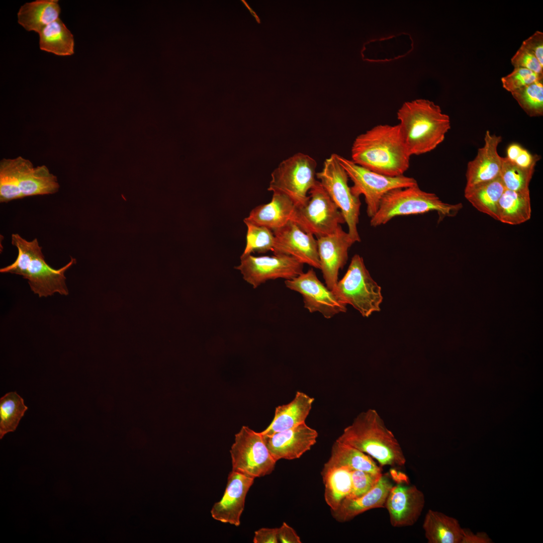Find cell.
<instances>
[{"label":"cell","mask_w":543,"mask_h":543,"mask_svg":"<svg viewBox=\"0 0 543 543\" xmlns=\"http://www.w3.org/2000/svg\"><path fill=\"white\" fill-rule=\"evenodd\" d=\"M410 155L399 125H378L358 135L351 148V160L389 176L404 175Z\"/></svg>","instance_id":"1"},{"label":"cell","mask_w":543,"mask_h":543,"mask_svg":"<svg viewBox=\"0 0 543 543\" xmlns=\"http://www.w3.org/2000/svg\"><path fill=\"white\" fill-rule=\"evenodd\" d=\"M401 134L411 155L431 151L450 129L449 117L433 102L418 99L403 104L397 112Z\"/></svg>","instance_id":"2"},{"label":"cell","mask_w":543,"mask_h":543,"mask_svg":"<svg viewBox=\"0 0 543 543\" xmlns=\"http://www.w3.org/2000/svg\"><path fill=\"white\" fill-rule=\"evenodd\" d=\"M336 440L367 454L381 466H403L406 462L399 442L374 409L360 412Z\"/></svg>","instance_id":"3"},{"label":"cell","mask_w":543,"mask_h":543,"mask_svg":"<svg viewBox=\"0 0 543 543\" xmlns=\"http://www.w3.org/2000/svg\"><path fill=\"white\" fill-rule=\"evenodd\" d=\"M12 244L18 250L16 260L11 264L1 268V273H10L21 276L27 279L31 290L40 297H47L55 293L67 295L65 272L76 262L71 257L70 261L63 267L55 269L45 260L37 238L26 240L18 233L11 236Z\"/></svg>","instance_id":"4"},{"label":"cell","mask_w":543,"mask_h":543,"mask_svg":"<svg viewBox=\"0 0 543 543\" xmlns=\"http://www.w3.org/2000/svg\"><path fill=\"white\" fill-rule=\"evenodd\" d=\"M462 203L450 204L442 202L435 194L422 191L418 185L397 188L388 192L383 197L370 225H384L393 218L402 215H416L431 211L437 213L438 221L445 217H454L462 208Z\"/></svg>","instance_id":"5"},{"label":"cell","mask_w":543,"mask_h":543,"mask_svg":"<svg viewBox=\"0 0 543 543\" xmlns=\"http://www.w3.org/2000/svg\"><path fill=\"white\" fill-rule=\"evenodd\" d=\"M345 305H350L364 317L380 311L381 288L367 269L363 257L355 254L347 270L333 291Z\"/></svg>","instance_id":"6"},{"label":"cell","mask_w":543,"mask_h":543,"mask_svg":"<svg viewBox=\"0 0 543 543\" xmlns=\"http://www.w3.org/2000/svg\"><path fill=\"white\" fill-rule=\"evenodd\" d=\"M317 162L311 156L298 152L282 161L273 171L268 190L286 195L295 206L309 199V192L317 182Z\"/></svg>","instance_id":"7"},{"label":"cell","mask_w":543,"mask_h":543,"mask_svg":"<svg viewBox=\"0 0 543 543\" xmlns=\"http://www.w3.org/2000/svg\"><path fill=\"white\" fill-rule=\"evenodd\" d=\"M335 154L353 182V186L350 187L353 195L359 198L361 195L364 196L367 214L371 218L377 213L383 197L388 192L418 185L413 177L404 175L386 176L360 166L351 159Z\"/></svg>","instance_id":"8"},{"label":"cell","mask_w":543,"mask_h":543,"mask_svg":"<svg viewBox=\"0 0 543 543\" xmlns=\"http://www.w3.org/2000/svg\"><path fill=\"white\" fill-rule=\"evenodd\" d=\"M291 220L316 237L332 234L345 223L338 207L318 180L309 191L307 201L295 206Z\"/></svg>","instance_id":"9"},{"label":"cell","mask_w":543,"mask_h":543,"mask_svg":"<svg viewBox=\"0 0 543 543\" xmlns=\"http://www.w3.org/2000/svg\"><path fill=\"white\" fill-rule=\"evenodd\" d=\"M316 178L341 211L348 226V233L355 242L360 238L357 230L361 203L352 193L349 177L337 160L335 153L326 158Z\"/></svg>","instance_id":"10"},{"label":"cell","mask_w":543,"mask_h":543,"mask_svg":"<svg viewBox=\"0 0 543 543\" xmlns=\"http://www.w3.org/2000/svg\"><path fill=\"white\" fill-rule=\"evenodd\" d=\"M230 452L232 471L254 479L270 474L277 462L260 433L246 426H243L235 435V441Z\"/></svg>","instance_id":"11"},{"label":"cell","mask_w":543,"mask_h":543,"mask_svg":"<svg viewBox=\"0 0 543 543\" xmlns=\"http://www.w3.org/2000/svg\"><path fill=\"white\" fill-rule=\"evenodd\" d=\"M240 263L235 268L243 279L256 288L268 280L293 279L303 273L304 264L292 256L284 254L240 256Z\"/></svg>","instance_id":"12"},{"label":"cell","mask_w":543,"mask_h":543,"mask_svg":"<svg viewBox=\"0 0 543 543\" xmlns=\"http://www.w3.org/2000/svg\"><path fill=\"white\" fill-rule=\"evenodd\" d=\"M285 284L287 288L302 295L304 307L310 313L318 312L330 319L346 311V305L319 280L313 269L286 280Z\"/></svg>","instance_id":"13"},{"label":"cell","mask_w":543,"mask_h":543,"mask_svg":"<svg viewBox=\"0 0 543 543\" xmlns=\"http://www.w3.org/2000/svg\"><path fill=\"white\" fill-rule=\"evenodd\" d=\"M274 254H284L300 262L320 269L317 239L292 220L273 231Z\"/></svg>","instance_id":"14"},{"label":"cell","mask_w":543,"mask_h":543,"mask_svg":"<svg viewBox=\"0 0 543 543\" xmlns=\"http://www.w3.org/2000/svg\"><path fill=\"white\" fill-rule=\"evenodd\" d=\"M320 269L327 287L333 291L339 270L348 259V251L354 243L341 226L332 234L317 237Z\"/></svg>","instance_id":"15"},{"label":"cell","mask_w":543,"mask_h":543,"mask_svg":"<svg viewBox=\"0 0 543 543\" xmlns=\"http://www.w3.org/2000/svg\"><path fill=\"white\" fill-rule=\"evenodd\" d=\"M424 505V495L416 486L399 483L390 490L385 508L391 525L401 527L414 525L420 517Z\"/></svg>","instance_id":"16"},{"label":"cell","mask_w":543,"mask_h":543,"mask_svg":"<svg viewBox=\"0 0 543 543\" xmlns=\"http://www.w3.org/2000/svg\"><path fill=\"white\" fill-rule=\"evenodd\" d=\"M271 455L277 462L280 459L300 458L316 442L317 431L305 422L271 435H262Z\"/></svg>","instance_id":"17"},{"label":"cell","mask_w":543,"mask_h":543,"mask_svg":"<svg viewBox=\"0 0 543 543\" xmlns=\"http://www.w3.org/2000/svg\"><path fill=\"white\" fill-rule=\"evenodd\" d=\"M254 478L232 471L228 475L221 499L213 506L211 514L215 520L238 526L248 491Z\"/></svg>","instance_id":"18"},{"label":"cell","mask_w":543,"mask_h":543,"mask_svg":"<svg viewBox=\"0 0 543 543\" xmlns=\"http://www.w3.org/2000/svg\"><path fill=\"white\" fill-rule=\"evenodd\" d=\"M502 137L487 131L484 144L479 148L476 157L467 165L466 187L495 179L499 177L503 157L498 153Z\"/></svg>","instance_id":"19"},{"label":"cell","mask_w":543,"mask_h":543,"mask_svg":"<svg viewBox=\"0 0 543 543\" xmlns=\"http://www.w3.org/2000/svg\"><path fill=\"white\" fill-rule=\"evenodd\" d=\"M393 485L388 475L383 474L368 493L358 498H346L337 509L331 510L333 517L338 522H344L369 510L385 508L387 497Z\"/></svg>","instance_id":"20"},{"label":"cell","mask_w":543,"mask_h":543,"mask_svg":"<svg viewBox=\"0 0 543 543\" xmlns=\"http://www.w3.org/2000/svg\"><path fill=\"white\" fill-rule=\"evenodd\" d=\"M19 187L23 198L27 197L53 194L60 186L56 176L44 165L34 167L30 160L19 156Z\"/></svg>","instance_id":"21"},{"label":"cell","mask_w":543,"mask_h":543,"mask_svg":"<svg viewBox=\"0 0 543 543\" xmlns=\"http://www.w3.org/2000/svg\"><path fill=\"white\" fill-rule=\"evenodd\" d=\"M295 207L294 203L287 196L273 193L269 203L253 208L243 221L266 227L273 231L291 220Z\"/></svg>","instance_id":"22"},{"label":"cell","mask_w":543,"mask_h":543,"mask_svg":"<svg viewBox=\"0 0 543 543\" xmlns=\"http://www.w3.org/2000/svg\"><path fill=\"white\" fill-rule=\"evenodd\" d=\"M314 401V398L297 391L290 402L276 408L272 421L266 429L260 432V434L271 435L305 422Z\"/></svg>","instance_id":"23"},{"label":"cell","mask_w":543,"mask_h":543,"mask_svg":"<svg viewBox=\"0 0 543 543\" xmlns=\"http://www.w3.org/2000/svg\"><path fill=\"white\" fill-rule=\"evenodd\" d=\"M422 527L428 543H461L463 528L459 521L442 512L428 510Z\"/></svg>","instance_id":"24"},{"label":"cell","mask_w":543,"mask_h":543,"mask_svg":"<svg viewBox=\"0 0 543 543\" xmlns=\"http://www.w3.org/2000/svg\"><path fill=\"white\" fill-rule=\"evenodd\" d=\"M346 467L369 473L382 474L381 468L367 454L336 440L332 445L330 457L321 472L334 467Z\"/></svg>","instance_id":"25"},{"label":"cell","mask_w":543,"mask_h":543,"mask_svg":"<svg viewBox=\"0 0 543 543\" xmlns=\"http://www.w3.org/2000/svg\"><path fill=\"white\" fill-rule=\"evenodd\" d=\"M61 12L57 0H37L26 3L18 13V22L27 31L38 33L58 19Z\"/></svg>","instance_id":"26"},{"label":"cell","mask_w":543,"mask_h":543,"mask_svg":"<svg viewBox=\"0 0 543 543\" xmlns=\"http://www.w3.org/2000/svg\"><path fill=\"white\" fill-rule=\"evenodd\" d=\"M505 188L500 177L472 186L465 187L464 196L479 211L498 220V204Z\"/></svg>","instance_id":"27"},{"label":"cell","mask_w":543,"mask_h":543,"mask_svg":"<svg viewBox=\"0 0 543 543\" xmlns=\"http://www.w3.org/2000/svg\"><path fill=\"white\" fill-rule=\"evenodd\" d=\"M529 191L516 192L505 189L498 204V221L509 225H519L530 219Z\"/></svg>","instance_id":"28"},{"label":"cell","mask_w":543,"mask_h":543,"mask_svg":"<svg viewBox=\"0 0 543 543\" xmlns=\"http://www.w3.org/2000/svg\"><path fill=\"white\" fill-rule=\"evenodd\" d=\"M38 34L41 50L58 56L74 54L73 36L59 18L47 25Z\"/></svg>","instance_id":"29"},{"label":"cell","mask_w":543,"mask_h":543,"mask_svg":"<svg viewBox=\"0 0 543 543\" xmlns=\"http://www.w3.org/2000/svg\"><path fill=\"white\" fill-rule=\"evenodd\" d=\"M350 468L334 467L321 472L325 486L324 498L331 510L337 509L349 495L351 488Z\"/></svg>","instance_id":"30"},{"label":"cell","mask_w":543,"mask_h":543,"mask_svg":"<svg viewBox=\"0 0 543 543\" xmlns=\"http://www.w3.org/2000/svg\"><path fill=\"white\" fill-rule=\"evenodd\" d=\"M27 409L23 399L16 392H9L1 398V438L7 432L15 430Z\"/></svg>","instance_id":"31"},{"label":"cell","mask_w":543,"mask_h":543,"mask_svg":"<svg viewBox=\"0 0 543 543\" xmlns=\"http://www.w3.org/2000/svg\"><path fill=\"white\" fill-rule=\"evenodd\" d=\"M19 156L0 161V202L22 199L19 187Z\"/></svg>","instance_id":"32"},{"label":"cell","mask_w":543,"mask_h":543,"mask_svg":"<svg viewBox=\"0 0 543 543\" xmlns=\"http://www.w3.org/2000/svg\"><path fill=\"white\" fill-rule=\"evenodd\" d=\"M535 166L523 168L506 157H503L499 177L505 189L516 192L529 191V186Z\"/></svg>","instance_id":"33"},{"label":"cell","mask_w":543,"mask_h":543,"mask_svg":"<svg viewBox=\"0 0 543 543\" xmlns=\"http://www.w3.org/2000/svg\"><path fill=\"white\" fill-rule=\"evenodd\" d=\"M520 107L530 117L543 115V80L511 93Z\"/></svg>","instance_id":"34"},{"label":"cell","mask_w":543,"mask_h":543,"mask_svg":"<svg viewBox=\"0 0 543 543\" xmlns=\"http://www.w3.org/2000/svg\"><path fill=\"white\" fill-rule=\"evenodd\" d=\"M244 223L247 226V233L246 246L242 256L255 252L265 253L273 251L275 237L272 230L248 222Z\"/></svg>","instance_id":"35"},{"label":"cell","mask_w":543,"mask_h":543,"mask_svg":"<svg viewBox=\"0 0 543 543\" xmlns=\"http://www.w3.org/2000/svg\"><path fill=\"white\" fill-rule=\"evenodd\" d=\"M541 80L543 74L521 67H514L511 73L501 79L503 87L510 93Z\"/></svg>","instance_id":"36"},{"label":"cell","mask_w":543,"mask_h":543,"mask_svg":"<svg viewBox=\"0 0 543 543\" xmlns=\"http://www.w3.org/2000/svg\"><path fill=\"white\" fill-rule=\"evenodd\" d=\"M382 474H376L368 472L351 470V488L346 498L353 499L361 497L370 491L377 484Z\"/></svg>","instance_id":"37"},{"label":"cell","mask_w":543,"mask_h":543,"mask_svg":"<svg viewBox=\"0 0 543 543\" xmlns=\"http://www.w3.org/2000/svg\"><path fill=\"white\" fill-rule=\"evenodd\" d=\"M514 67L524 68L536 73L543 74V66L536 57L524 48L520 47L511 59Z\"/></svg>","instance_id":"38"},{"label":"cell","mask_w":543,"mask_h":543,"mask_svg":"<svg viewBox=\"0 0 543 543\" xmlns=\"http://www.w3.org/2000/svg\"><path fill=\"white\" fill-rule=\"evenodd\" d=\"M538 60L543 66V33L536 31L529 38L523 41L521 46Z\"/></svg>","instance_id":"39"},{"label":"cell","mask_w":543,"mask_h":543,"mask_svg":"<svg viewBox=\"0 0 543 543\" xmlns=\"http://www.w3.org/2000/svg\"><path fill=\"white\" fill-rule=\"evenodd\" d=\"M278 537L279 542H301V539L295 530L285 522H284L282 525L278 528Z\"/></svg>","instance_id":"40"},{"label":"cell","mask_w":543,"mask_h":543,"mask_svg":"<svg viewBox=\"0 0 543 543\" xmlns=\"http://www.w3.org/2000/svg\"><path fill=\"white\" fill-rule=\"evenodd\" d=\"M254 543H278V528H261L254 532Z\"/></svg>","instance_id":"41"},{"label":"cell","mask_w":543,"mask_h":543,"mask_svg":"<svg viewBox=\"0 0 543 543\" xmlns=\"http://www.w3.org/2000/svg\"><path fill=\"white\" fill-rule=\"evenodd\" d=\"M492 539L484 532L475 533L470 529L463 528L461 543H490Z\"/></svg>","instance_id":"42"},{"label":"cell","mask_w":543,"mask_h":543,"mask_svg":"<svg viewBox=\"0 0 543 543\" xmlns=\"http://www.w3.org/2000/svg\"><path fill=\"white\" fill-rule=\"evenodd\" d=\"M522 148L523 147L517 143L511 144L507 149V156L506 157L509 160L514 162Z\"/></svg>","instance_id":"43"}]
</instances>
